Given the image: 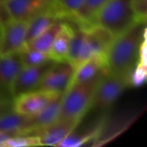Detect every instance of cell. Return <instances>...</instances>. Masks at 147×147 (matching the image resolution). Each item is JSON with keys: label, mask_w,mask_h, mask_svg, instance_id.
Here are the masks:
<instances>
[{"label": "cell", "mask_w": 147, "mask_h": 147, "mask_svg": "<svg viewBox=\"0 0 147 147\" xmlns=\"http://www.w3.org/2000/svg\"><path fill=\"white\" fill-rule=\"evenodd\" d=\"M9 18L10 16L6 9L4 3H0V24H3L4 22H6Z\"/></svg>", "instance_id": "obj_28"}, {"label": "cell", "mask_w": 147, "mask_h": 147, "mask_svg": "<svg viewBox=\"0 0 147 147\" xmlns=\"http://www.w3.org/2000/svg\"><path fill=\"white\" fill-rule=\"evenodd\" d=\"M107 71L108 68L88 81L70 85L63 94L61 109L57 120L84 117L89 111L95 90L101 78Z\"/></svg>", "instance_id": "obj_2"}, {"label": "cell", "mask_w": 147, "mask_h": 147, "mask_svg": "<svg viewBox=\"0 0 147 147\" xmlns=\"http://www.w3.org/2000/svg\"><path fill=\"white\" fill-rule=\"evenodd\" d=\"M146 23L135 22L125 32L115 36L107 53L109 72L130 80V76L139 60V50L146 36Z\"/></svg>", "instance_id": "obj_1"}, {"label": "cell", "mask_w": 147, "mask_h": 147, "mask_svg": "<svg viewBox=\"0 0 147 147\" xmlns=\"http://www.w3.org/2000/svg\"><path fill=\"white\" fill-rule=\"evenodd\" d=\"M55 63L50 60L40 65L22 66L13 84L12 93L14 98L21 94L36 90L44 75Z\"/></svg>", "instance_id": "obj_8"}, {"label": "cell", "mask_w": 147, "mask_h": 147, "mask_svg": "<svg viewBox=\"0 0 147 147\" xmlns=\"http://www.w3.org/2000/svg\"><path fill=\"white\" fill-rule=\"evenodd\" d=\"M107 0H84L77 11L67 20L79 26H88Z\"/></svg>", "instance_id": "obj_18"}, {"label": "cell", "mask_w": 147, "mask_h": 147, "mask_svg": "<svg viewBox=\"0 0 147 147\" xmlns=\"http://www.w3.org/2000/svg\"><path fill=\"white\" fill-rule=\"evenodd\" d=\"M5 0H0V3H4Z\"/></svg>", "instance_id": "obj_29"}, {"label": "cell", "mask_w": 147, "mask_h": 147, "mask_svg": "<svg viewBox=\"0 0 147 147\" xmlns=\"http://www.w3.org/2000/svg\"><path fill=\"white\" fill-rule=\"evenodd\" d=\"M59 17L53 9L50 8L43 12L39 13L28 22V28L25 38V45L38 36L41 32H43L47 28H48L52 23L56 21H59ZM62 21V20H61ZM25 47V46H24Z\"/></svg>", "instance_id": "obj_16"}, {"label": "cell", "mask_w": 147, "mask_h": 147, "mask_svg": "<svg viewBox=\"0 0 147 147\" xmlns=\"http://www.w3.org/2000/svg\"><path fill=\"white\" fill-rule=\"evenodd\" d=\"M28 21L8 19L0 27V56L19 53L24 48Z\"/></svg>", "instance_id": "obj_7"}, {"label": "cell", "mask_w": 147, "mask_h": 147, "mask_svg": "<svg viewBox=\"0 0 147 147\" xmlns=\"http://www.w3.org/2000/svg\"><path fill=\"white\" fill-rule=\"evenodd\" d=\"M106 68H107V55L95 54L75 69L74 74L72 76L69 86L75 84L88 81L93 78L100 71H102Z\"/></svg>", "instance_id": "obj_13"}, {"label": "cell", "mask_w": 147, "mask_h": 147, "mask_svg": "<svg viewBox=\"0 0 147 147\" xmlns=\"http://www.w3.org/2000/svg\"><path fill=\"white\" fill-rule=\"evenodd\" d=\"M23 66L40 65L51 60L49 53L32 49H22L19 52Z\"/></svg>", "instance_id": "obj_21"}, {"label": "cell", "mask_w": 147, "mask_h": 147, "mask_svg": "<svg viewBox=\"0 0 147 147\" xmlns=\"http://www.w3.org/2000/svg\"><path fill=\"white\" fill-rule=\"evenodd\" d=\"M54 0H5L4 5L10 18L29 21L40 12L53 6Z\"/></svg>", "instance_id": "obj_12"}, {"label": "cell", "mask_w": 147, "mask_h": 147, "mask_svg": "<svg viewBox=\"0 0 147 147\" xmlns=\"http://www.w3.org/2000/svg\"><path fill=\"white\" fill-rule=\"evenodd\" d=\"M147 41H146V36L143 39L140 47V50H139V60L138 62H141L142 64L147 65Z\"/></svg>", "instance_id": "obj_25"}, {"label": "cell", "mask_w": 147, "mask_h": 147, "mask_svg": "<svg viewBox=\"0 0 147 147\" xmlns=\"http://www.w3.org/2000/svg\"><path fill=\"white\" fill-rule=\"evenodd\" d=\"M61 95L63 93L47 90H31L21 94L13 99L12 110L19 115L34 116Z\"/></svg>", "instance_id": "obj_6"}, {"label": "cell", "mask_w": 147, "mask_h": 147, "mask_svg": "<svg viewBox=\"0 0 147 147\" xmlns=\"http://www.w3.org/2000/svg\"><path fill=\"white\" fill-rule=\"evenodd\" d=\"M84 0H54L53 9L62 21L68 20L82 5Z\"/></svg>", "instance_id": "obj_20"}, {"label": "cell", "mask_w": 147, "mask_h": 147, "mask_svg": "<svg viewBox=\"0 0 147 147\" xmlns=\"http://www.w3.org/2000/svg\"><path fill=\"white\" fill-rule=\"evenodd\" d=\"M135 21L146 23L147 0H131Z\"/></svg>", "instance_id": "obj_24"}, {"label": "cell", "mask_w": 147, "mask_h": 147, "mask_svg": "<svg viewBox=\"0 0 147 147\" xmlns=\"http://www.w3.org/2000/svg\"><path fill=\"white\" fill-rule=\"evenodd\" d=\"M16 135H25L21 132H0V147L9 138Z\"/></svg>", "instance_id": "obj_26"}, {"label": "cell", "mask_w": 147, "mask_h": 147, "mask_svg": "<svg viewBox=\"0 0 147 147\" xmlns=\"http://www.w3.org/2000/svg\"><path fill=\"white\" fill-rule=\"evenodd\" d=\"M84 117H74L57 120L49 126L42 128L36 135L40 138V146H58V145L71 134L80 124Z\"/></svg>", "instance_id": "obj_10"}, {"label": "cell", "mask_w": 147, "mask_h": 147, "mask_svg": "<svg viewBox=\"0 0 147 147\" xmlns=\"http://www.w3.org/2000/svg\"><path fill=\"white\" fill-rule=\"evenodd\" d=\"M22 66L19 53L0 56V102H13V84Z\"/></svg>", "instance_id": "obj_9"}, {"label": "cell", "mask_w": 147, "mask_h": 147, "mask_svg": "<svg viewBox=\"0 0 147 147\" xmlns=\"http://www.w3.org/2000/svg\"><path fill=\"white\" fill-rule=\"evenodd\" d=\"M75 69L68 62H56L44 75L36 90L64 93L68 88Z\"/></svg>", "instance_id": "obj_11"}, {"label": "cell", "mask_w": 147, "mask_h": 147, "mask_svg": "<svg viewBox=\"0 0 147 147\" xmlns=\"http://www.w3.org/2000/svg\"><path fill=\"white\" fill-rule=\"evenodd\" d=\"M83 27L85 28V39L78 58V66L95 54L107 55L115 38L109 30L99 25L91 24Z\"/></svg>", "instance_id": "obj_5"}, {"label": "cell", "mask_w": 147, "mask_h": 147, "mask_svg": "<svg viewBox=\"0 0 147 147\" xmlns=\"http://www.w3.org/2000/svg\"><path fill=\"white\" fill-rule=\"evenodd\" d=\"M135 22L131 0H107L96 14L91 24L104 28L115 37Z\"/></svg>", "instance_id": "obj_3"}, {"label": "cell", "mask_w": 147, "mask_h": 147, "mask_svg": "<svg viewBox=\"0 0 147 147\" xmlns=\"http://www.w3.org/2000/svg\"><path fill=\"white\" fill-rule=\"evenodd\" d=\"M106 114L98 117V119L90 127L84 130H81L78 133L74 131L69 134L65 140H63L59 145V147H78L87 144L88 142L94 141L99 134V131L102 126Z\"/></svg>", "instance_id": "obj_15"}, {"label": "cell", "mask_w": 147, "mask_h": 147, "mask_svg": "<svg viewBox=\"0 0 147 147\" xmlns=\"http://www.w3.org/2000/svg\"><path fill=\"white\" fill-rule=\"evenodd\" d=\"M74 27L69 22L62 21L61 27L58 32L52 47L48 52L51 60L54 62H65L70 42L73 34Z\"/></svg>", "instance_id": "obj_14"}, {"label": "cell", "mask_w": 147, "mask_h": 147, "mask_svg": "<svg viewBox=\"0 0 147 147\" xmlns=\"http://www.w3.org/2000/svg\"><path fill=\"white\" fill-rule=\"evenodd\" d=\"M61 23H62L61 20L56 21L53 23H52L38 36H36L34 39H33L31 41L26 44L24 48L48 53L58 32L60 29Z\"/></svg>", "instance_id": "obj_19"}, {"label": "cell", "mask_w": 147, "mask_h": 147, "mask_svg": "<svg viewBox=\"0 0 147 147\" xmlns=\"http://www.w3.org/2000/svg\"><path fill=\"white\" fill-rule=\"evenodd\" d=\"M40 146V138L38 135L25 134L16 135L9 138L1 147H32Z\"/></svg>", "instance_id": "obj_22"}, {"label": "cell", "mask_w": 147, "mask_h": 147, "mask_svg": "<svg viewBox=\"0 0 147 147\" xmlns=\"http://www.w3.org/2000/svg\"><path fill=\"white\" fill-rule=\"evenodd\" d=\"M1 25H2V24H0V27H1Z\"/></svg>", "instance_id": "obj_30"}, {"label": "cell", "mask_w": 147, "mask_h": 147, "mask_svg": "<svg viewBox=\"0 0 147 147\" xmlns=\"http://www.w3.org/2000/svg\"><path fill=\"white\" fill-rule=\"evenodd\" d=\"M12 110V102H0V117Z\"/></svg>", "instance_id": "obj_27"}, {"label": "cell", "mask_w": 147, "mask_h": 147, "mask_svg": "<svg viewBox=\"0 0 147 147\" xmlns=\"http://www.w3.org/2000/svg\"><path fill=\"white\" fill-rule=\"evenodd\" d=\"M129 86L130 80L128 78L112 74L108 71L101 78L95 90L89 111L106 113Z\"/></svg>", "instance_id": "obj_4"}, {"label": "cell", "mask_w": 147, "mask_h": 147, "mask_svg": "<svg viewBox=\"0 0 147 147\" xmlns=\"http://www.w3.org/2000/svg\"><path fill=\"white\" fill-rule=\"evenodd\" d=\"M147 79V65L138 62L132 71L130 76V86L140 87L142 86Z\"/></svg>", "instance_id": "obj_23"}, {"label": "cell", "mask_w": 147, "mask_h": 147, "mask_svg": "<svg viewBox=\"0 0 147 147\" xmlns=\"http://www.w3.org/2000/svg\"><path fill=\"white\" fill-rule=\"evenodd\" d=\"M62 96L63 95L48 103L38 114L34 116H31L32 126L34 130V135H36L38 132L40 131L42 128L49 126L58 119L61 109Z\"/></svg>", "instance_id": "obj_17"}]
</instances>
